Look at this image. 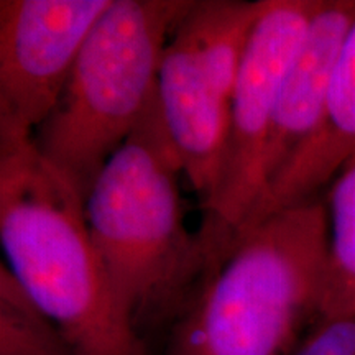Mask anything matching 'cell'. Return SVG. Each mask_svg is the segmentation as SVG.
I'll return each mask as SVG.
<instances>
[{
	"mask_svg": "<svg viewBox=\"0 0 355 355\" xmlns=\"http://www.w3.org/2000/svg\"><path fill=\"white\" fill-rule=\"evenodd\" d=\"M193 0H114L84 43L33 144L48 166L86 198L105 162L157 101L171 30Z\"/></svg>",
	"mask_w": 355,
	"mask_h": 355,
	"instance_id": "obj_4",
	"label": "cell"
},
{
	"mask_svg": "<svg viewBox=\"0 0 355 355\" xmlns=\"http://www.w3.org/2000/svg\"><path fill=\"white\" fill-rule=\"evenodd\" d=\"M319 0H260L235 84L216 194L198 230L214 265L265 196L263 153L279 89L300 51Z\"/></svg>",
	"mask_w": 355,
	"mask_h": 355,
	"instance_id": "obj_6",
	"label": "cell"
},
{
	"mask_svg": "<svg viewBox=\"0 0 355 355\" xmlns=\"http://www.w3.org/2000/svg\"><path fill=\"white\" fill-rule=\"evenodd\" d=\"M181 175L157 99L83 201L105 272L144 337L175 322L207 272L199 232L186 227Z\"/></svg>",
	"mask_w": 355,
	"mask_h": 355,
	"instance_id": "obj_3",
	"label": "cell"
},
{
	"mask_svg": "<svg viewBox=\"0 0 355 355\" xmlns=\"http://www.w3.org/2000/svg\"><path fill=\"white\" fill-rule=\"evenodd\" d=\"M293 355H355V316L318 319Z\"/></svg>",
	"mask_w": 355,
	"mask_h": 355,
	"instance_id": "obj_12",
	"label": "cell"
},
{
	"mask_svg": "<svg viewBox=\"0 0 355 355\" xmlns=\"http://www.w3.org/2000/svg\"><path fill=\"white\" fill-rule=\"evenodd\" d=\"M354 153L355 21L340 48L316 128L266 191L263 201L245 227L285 207L322 196V191L329 188Z\"/></svg>",
	"mask_w": 355,
	"mask_h": 355,
	"instance_id": "obj_9",
	"label": "cell"
},
{
	"mask_svg": "<svg viewBox=\"0 0 355 355\" xmlns=\"http://www.w3.org/2000/svg\"><path fill=\"white\" fill-rule=\"evenodd\" d=\"M114 0H0V132L33 135Z\"/></svg>",
	"mask_w": 355,
	"mask_h": 355,
	"instance_id": "obj_7",
	"label": "cell"
},
{
	"mask_svg": "<svg viewBox=\"0 0 355 355\" xmlns=\"http://www.w3.org/2000/svg\"><path fill=\"white\" fill-rule=\"evenodd\" d=\"M327 243L322 196L242 229L170 326L165 355H293L321 313Z\"/></svg>",
	"mask_w": 355,
	"mask_h": 355,
	"instance_id": "obj_2",
	"label": "cell"
},
{
	"mask_svg": "<svg viewBox=\"0 0 355 355\" xmlns=\"http://www.w3.org/2000/svg\"><path fill=\"white\" fill-rule=\"evenodd\" d=\"M0 355H76L68 340L0 265Z\"/></svg>",
	"mask_w": 355,
	"mask_h": 355,
	"instance_id": "obj_11",
	"label": "cell"
},
{
	"mask_svg": "<svg viewBox=\"0 0 355 355\" xmlns=\"http://www.w3.org/2000/svg\"><path fill=\"white\" fill-rule=\"evenodd\" d=\"M354 21L355 0H319L279 89L261 163L265 194L316 128L332 71Z\"/></svg>",
	"mask_w": 355,
	"mask_h": 355,
	"instance_id": "obj_8",
	"label": "cell"
},
{
	"mask_svg": "<svg viewBox=\"0 0 355 355\" xmlns=\"http://www.w3.org/2000/svg\"><path fill=\"white\" fill-rule=\"evenodd\" d=\"M0 242L8 272L76 355H152L89 234L83 199L33 135L0 132Z\"/></svg>",
	"mask_w": 355,
	"mask_h": 355,
	"instance_id": "obj_1",
	"label": "cell"
},
{
	"mask_svg": "<svg viewBox=\"0 0 355 355\" xmlns=\"http://www.w3.org/2000/svg\"><path fill=\"white\" fill-rule=\"evenodd\" d=\"M260 0H193L158 68L163 125L202 209L219 184L230 109Z\"/></svg>",
	"mask_w": 355,
	"mask_h": 355,
	"instance_id": "obj_5",
	"label": "cell"
},
{
	"mask_svg": "<svg viewBox=\"0 0 355 355\" xmlns=\"http://www.w3.org/2000/svg\"><path fill=\"white\" fill-rule=\"evenodd\" d=\"M329 243L319 319L355 316V153L327 188Z\"/></svg>",
	"mask_w": 355,
	"mask_h": 355,
	"instance_id": "obj_10",
	"label": "cell"
}]
</instances>
